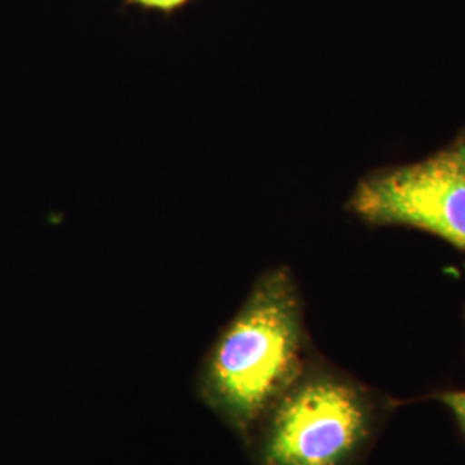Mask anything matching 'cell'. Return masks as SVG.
Masks as SVG:
<instances>
[{
    "mask_svg": "<svg viewBox=\"0 0 465 465\" xmlns=\"http://www.w3.org/2000/svg\"><path fill=\"white\" fill-rule=\"evenodd\" d=\"M299 286L288 267L266 271L200 361L193 391L243 443L307 369Z\"/></svg>",
    "mask_w": 465,
    "mask_h": 465,
    "instance_id": "6da1fadb",
    "label": "cell"
},
{
    "mask_svg": "<svg viewBox=\"0 0 465 465\" xmlns=\"http://www.w3.org/2000/svg\"><path fill=\"white\" fill-rule=\"evenodd\" d=\"M369 424L364 393L309 364L245 445L257 465H349L366 441Z\"/></svg>",
    "mask_w": 465,
    "mask_h": 465,
    "instance_id": "7a4b0ae2",
    "label": "cell"
},
{
    "mask_svg": "<svg viewBox=\"0 0 465 465\" xmlns=\"http://www.w3.org/2000/svg\"><path fill=\"white\" fill-rule=\"evenodd\" d=\"M350 209L369 223L411 226L465 250V136L420 163L367 178Z\"/></svg>",
    "mask_w": 465,
    "mask_h": 465,
    "instance_id": "3957f363",
    "label": "cell"
},
{
    "mask_svg": "<svg viewBox=\"0 0 465 465\" xmlns=\"http://www.w3.org/2000/svg\"><path fill=\"white\" fill-rule=\"evenodd\" d=\"M124 7H136L145 13H155L164 17L176 16L193 0H121Z\"/></svg>",
    "mask_w": 465,
    "mask_h": 465,
    "instance_id": "277c9868",
    "label": "cell"
},
{
    "mask_svg": "<svg viewBox=\"0 0 465 465\" xmlns=\"http://www.w3.org/2000/svg\"><path fill=\"white\" fill-rule=\"evenodd\" d=\"M443 401L451 409V412L459 419L460 426L465 431V390L464 391H451L441 397Z\"/></svg>",
    "mask_w": 465,
    "mask_h": 465,
    "instance_id": "5b68a950",
    "label": "cell"
}]
</instances>
